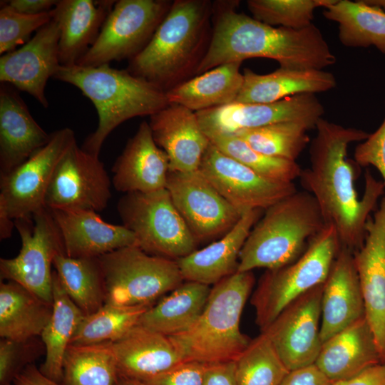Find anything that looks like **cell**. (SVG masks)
Segmentation results:
<instances>
[{"label":"cell","mask_w":385,"mask_h":385,"mask_svg":"<svg viewBox=\"0 0 385 385\" xmlns=\"http://www.w3.org/2000/svg\"><path fill=\"white\" fill-rule=\"evenodd\" d=\"M315 129L310 165L302 169L299 178L315 199L324 224L335 228L341 247L354 252L364 244L369 215L384 188L367 172L361 198L355 190L354 168L346 158L347 149L352 143L365 140L369 133L322 118Z\"/></svg>","instance_id":"obj_1"},{"label":"cell","mask_w":385,"mask_h":385,"mask_svg":"<svg viewBox=\"0 0 385 385\" xmlns=\"http://www.w3.org/2000/svg\"><path fill=\"white\" fill-rule=\"evenodd\" d=\"M237 3H213L212 36L196 76L225 63L257 57L295 70H324L335 63L334 54L314 24L301 29L272 26L237 12Z\"/></svg>","instance_id":"obj_2"},{"label":"cell","mask_w":385,"mask_h":385,"mask_svg":"<svg viewBox=\"0 0 385 385\" xmlns=\"http://www.w3.org/2000/svg\"><path fill=\"white\" fill-rule=\"evenodd\" d=\"M213 3L175 0L145 48L126 70L168 91L195 74L212 36Z\"/></svg>","instance_id":"obj_3"},{"label":"cell","mask_w":385,"mask_h":385,"mask_svg":"<svg viewBox=\"0 0 385 385\" xmlns=\"http://www.w3.org/2000/svg\"><path fill=\"white\" fill-rule=\"evenodd\" d=\"M53 78L76 86L94 105L98 126L81 147L96 156L119 125L133 118L150 116L169 104L166 91L126 69L109 64L60 66Z\"/></svg>","instance_id":"obj_4"},{"label":"cell","mask_w":385,"mask_h":385,"mask_svg":"<svg viewBox=\"0 0 385 385\" xmlns=\"http://www.w3.org/2000/svg\"><path fill=\"white\" fill-rule=\"evenodd\" d=\"M254 283L252 271L237 272L213 285L196 322L169 337L184 361L207 364L237 359L251 341L240 323Z\"/></svg>","instance_id":"obj_5"},{"label":"cell","mask_w":385,"mask_h":385,"mask_svg":"<svg viewBox=\"0 0 385 385\" xmlns=\"http://www.w3.org/2000/svg\"><path fill=\"white\" fill-rule=\"evenodd\" d=\"M324 225L314 197L297 190L266 209L253 226L240 251L237 272L274 270L293 262Z\"/></svg>","instance_id":"obj_6"},{"label":"cell","mask_w":385,"mask_h":385,"mask_svg":"<svg viewBox=\"0 0 385 385\" xmlns=\"http://www.w3.org/2000/svg\"><path fill=\"white\" fill-rule=\"evenodd\" d=\"M340 247L335 228L324 225L295 261L266 271L251 299L261 332L292 302L324 283Z\"/></svg>","instance_id":"obj_7"},{"label":"cell","mask_w":385,"mask_h":385,"mask_svg":"<svg viewBox=\"0 0 385 385\" xmlns=\"http://www.w3.org/2000/svg\"><path fill=\"white\" fill-rule=\"evenodd\" d=\"M98 260L105 304L151 307L184 282L176 260L150 255L136 245L118 249Z\"/></svg>","instance_id":"obj_8"},{"label":"cell","mask_w":385,"mask_h":385,"mask_svg":"<svg viewBox=\"0 0 385 385\" xmlns=\"http://www.w3.org/2000/svg\"><path fill=\"white\" fill-rule=\"evenodd\" d=\"M123 225L145 252L173 260L197 250V242L175 207L166 188L124 194L117 203Z\"/></svg>","instance_id":"obj_9"},{"label":"cell","mask_w":385,"mask_h":385,"mask_svg":"<svg viewBox=\"0 0 385 385\" xmlns=\"http://www.w3.org/2000/svg\"><path fill=\"white\" fill-rule=\"evenodd\" d=\"M76 141L74 132L63 128L51 133L49 142L10 173L0 175V238L10 237L14 220L32 217L45 207V197L55 168Z\"/></svg>","instance_id":"obj_10"},{"label":"cell","mask_w":385,"mask_h":385,"mask_svg":"<svg viewBox=\"0 0 385 385\" xmlns=\"http://www.w3.org/2000/svg\"><path fill=\"white\" fill-rule=\"evenodd\" d=\"M172 3L168 0L115 1L96 40L76 65L95 67L130 60L148 44Z\"/></svg>","instance_id":"obj_11"},{"label":"cell","mask_w":385,"mask_h":385,"mask_svg":"<svg viewBox=\"0 0 385 385\" xmlns=\"http://www.w3.org/2000/svg\"><path fill=\"white\" fill-rule=\"evenodd\" d=\"M31 217L14 220L21 238L19 253L14 258L0 259L1 279L16 282L44 301L53 304V274L55 256L64 253L58 228L46 207Z\"/></svg>","instance_id":"obj_12"},{"label":"cell","mask_w":385,"mask_h":385,"mask_svg":"<svg viewBox=\"0 0 385 385\" xmlns=\"http://www.w3.org/2000/svg\"><path fill=\"white\" fill-rule=\"evenodd\" d=\"M166 189L197 243L224 236L243 214L219 193L199 169L170 171Z\"/></svg>","instance_id":"obj_13"},{"label":"cell","mask_w":385,"mask_h":385,"mask_svg":"<svg viewBox=\"0 0 385 385\" xmlns=\"http://www.w3.org/2000/svg\"><path fill=\"white\" fill-rule=\"evenodd\" d=\"M111 183L99 156L86 152L75 141L55 168L45 207L102 211L111 198Z\"/></svg>","instance_id":"obj_14"},{"label":"cell","mask_w":385,"mask_h":385,"mask_svg":"<svg viewBox=\"0 0 385 385\" xmlns=\"http://www.w3.org/2000/svg\"><path fill=\"white\" fill-rule=\"evenodd\" d=\"M324 113L315 94L301 93L268 103L234 102L195 113L208 138L285 121L302 123L312 129Z\"/></svg>","instance_id":"obj_15"},{"label":"cell","mask_w":385,"mask_h":385,"mask_svg":"<svg viewBox=\"0 0 385 385\" xmlns=\"http://www.w3.org/2000/svg\"><path fill=\"white\" fill-rule=\"evenodd\" d=\"M199 170L219 193L242 213L265 210L297 190L294 183L267 179L222 153L210 142Z\"/></svg>","instance_id":"obj_16"},{"label":"cell","mask_w":385,"mask_h":385,"mask_svg":"<svg viewBox=\"0 0 385 385\" xmlns=\"http://www.w3.org/2000/svg\"><path fill=\"white\" fill-rule=\"evenodd\" d=\"M323 284L292 302L262 331L289 371L314 364L319 354Z\"/></svg>","instance_id":"obj_17"},{"label":"cell","mask_w":385,"mask_h":385,"mask_svg":"<svg viewBox=\"0 0 385 385\" xmlns=\"http://www.w3.org/2000/svg\"><path fill=\"white\" fill-rule=\"evenodd\" d=\"M58 41V27L51 18L27 43L1 56L0 82L26 92L48 108L46 85L61 66Z\"/></svg>","instance_id":"obj_18"},{"label":"cell","mask_w":385,"mask_h":385,"mask_svg":"<svg viewBox=\"0 0 385 385\" xmlns=\"http://www.w3.org/2000/svg\"><path fill=\"white\" fill-rule=\"evenodd\" d=\"M365 317L385 363V197L369 218L362 246L354 252Z\"/></svg>","instance_id":"obj_19"},{"label":"cell","mask_w":385,"mask_h":385,"mask_svg":"<svg viewBox=\"0 0 385 385\" xmlns=\"http://www.w3.org/2000/svg\"><path fill=\"white\" fill-rule=\"evenodd\" d=\"M153 139L168 155L173 172L197 170L210 144L195 112L175 103L150 116Z\"/></svg>","instance_id":"obj_20"},{"label":"cell","mask_w":385,"mask_h":385,"mask_svg":"<svg viewBox=\"0 0 385 385\" xmlns=\"http://www.w3.org/2000/svg\"><path fill=\"white\" fill-rule=\"evenodd\" d=\"M60 232L64 253L73 258H98L136 245L134 234L123 225L104 221L96 212L49 209Z\"/></svg>","instance_id":"obj_21"},{"label":"cell","mask_w":385,"mask_h":385,"mask_svg":"<svg viewBox=\"0 0 385 385\" xmlns=\"http://www.w3.org/2000/svg\"><path fill=\"white\" fill-rule=\"evenodd\" d=\"M321 307L322 343L365 317L353 252L340 247L323 284Z\"/></svg>","instance_id":"obj_22"},{"label":"cell","mask_w":385,"mask_h":385,"mask_svg":"<svg viewBox=\"0 0 385 385\" xmlns=\"http://www.w3.org/2000/svg\"><path fill=\"white\" fill-rule=\"evenodd\" d=\"M112 172L114 188L124 194L166 188L169 160L155 142L148 122L143 121L128 140Z\"/></svg>","instance_id":"obj_23"},{"label":"cell","mask_w":385,"mask_h":385,"mask_svg":"<svg viewBox=\"0 0 385 385\" xmlns=\"http://www.w3.org/2000/svg\"><path fill=\"white\" fill-rule=\"evenodd\" d=\"M35 120L18 90L0 83V175L28 160L50 140Z\"/></svg>","instance_id":"obj_24"},{"label":"cell","mask_w":385,"mask_h":385,"mask_svg":"<svg viewBox=\"0 0 385 385\" xmlns=\"http://www.w3.org/2000/svg\"><path fill=\"white\" fill-rule=\"evenodd\" d=\"M118 376L143 381L185 362L168 336L137 324L111 342Z\"/></svg>","instance_id":"obj_25"},{"label":"cell","mask_w":385,"mask_h":385,"mask_svg":"<svg viewBox=\"0 0 385 385\" xmlns=\"http://www.w3.org/2000/svg\"><path fill=\"white\" fill-rule=\"evenodd\" d=\"M262 212V210L244 212L220 239L176 260L184 281L210 286L237 272L240 251Z\"/></svg>","instance_id":"obj_26"},{"label":"cell","mask_w":385,"mask_h":385,"mask_svg":"<svg viewBox=\"0 0 385 385\" xmlns=\"http://www.w3.org/2000/svg\"><path fill=\"white\" fill-rule=\"evenodd\" d=\"M115 1L58 0L50 11L59 30L61 66L76 65L96 40Z\"/></svg>","instance_id":"obj_27"},{"label":"cell","mask_w":385,"mask_h":385,"mask_svg":"<svg viewBox=\"0 0 385 385\" xmlns=\"http://www.w3.org/2000/svg\"><path fill=\"white\" fill-rule=\"evenodd\" d=\"M381 363L374 335L364 317L324 342L314 364L336 382Z\"/></svg>","instance_id":"obj_28"},{"label":"cell","mask_w":385,"mask_h":385,"mask_svg":"<svg viewBox=\"0 0 385 385\" xmlns=\"http://www.w3.org/2000/svg\"><path fill=\"white\" fill-rule=\"evenodd\" d=\"M243 83L235 102L273 103L301 93L325 92L337 85L335 76L324 70H295L279 68L258 74L245 68Z\"/></svg>","instance_id":"obj_29"},{"label":"cell","mask_w":385,"mask_h":385,"mask_svg":"<svg viewBox=\"0 0 385 385\" xmlns=\"http://www.w3.org/2000/svg\"><path fill=\"white\" fill-rule=\"evenodd\" d=\"M241 64L225 63L178 84L166 92L169 103L196 113L235 102L243 83Z\"/></svg>","instance_id":"obj_30"},{"label":"cell","mask_w":385,"mask_h":385,"mask_svg":"<svg viewBox=\"0 0 385 385\" xmlns=\"http://www.w3.org/2000/svg\"><path fill=\"white\" fill-rule=\"evenodd\" d=\"M53 311V304L19 284L9 281L0 285V336L24 342L41 336Z\"/></svg>","instance_id":"obj_31"},{"label":"cell","mask_w":385,"mask_h":385,"mask_svg":"<svg viewBox=\"0 0 385 385\" xmlns=\"http://www.w3.org/2000/svg\"><path fill=\"white\" fill-rule=\"evenodd\" d=\"M211 288L196 282L185 281L148 309L138 324L168 337L188 329L198 319Z\"/></svg>","instance_id":"obj_32"},{"label":"cell","mask_w":385,"mask_h":385,"mask_svg":"<svg viewBox=\"0 0 385 385\" xmlns=\"http://www.w3.org/2000/svg\"><path fill=\"white\" fill-rule=\"evenodd\" d=\"M83 317V313L64 291L54 271L53 311L40 336L46 357L39 369L42 374L56 382L61 384L65 353Z\"/></svg>","instance_id":"obj_33"},{"label":"cell","mask_w":385,"mask_h":385,"mask_svg":"<svg viewBox=\"0 0 385 385\" xmlns=\"http://www.w3.org/2000/svg\"><path fill=\"white\" fill-rule=\"evenodd\" d=\"M324 16L337 22L339 39L348 47H376L385 54V11L364 0H337L324 8Z\"/></svg>","instance_id":"obj_34"},{"label":"cell","mask_w":385,"mask_h":385,"mask_svg":"<svg viewBox=\"0 0 385 385\" xmlns=\"http://www.w3.org/2000/svg\"><path fill=\"white\" fill-rule=\"evenodd\" d=\"M53 266L62 287L84 315L105 304L103 274L98 258H73L58 253Z\"/></svg>","instance_id":"obj_35"},{"label":"cell","mask_w":385,"mask_h":385,"mask_svg":"<svg viewBox=\"0 0 385 385\" xmlns=\"http://www.w3.org/2000/svg\"><path fill=\"white\" fill-rule=\"evenodd\" d=\"M118 379L111 342L68 346L63 359L62 385H116Z\"/></svg>","instance_id":"obj_36"},{"label":"cell","mask_w":385,"mask_h":385,"mask_svg":"<svg viewBox=\"0 0 385 385\" xmlns=\"http://www.w3.org/2000/svg\"><path fill=\"white\" fill-rule=\"evenodd\" d=\"M150 307H124L104 304L96 312L84 315L70 344L114 342L136 326L143 314Z\"/></svg>","instance_id":"obj_37"},{"label":"cell","mask_w":385,"mask_h":385,"mask_svg":"<svg viewBox=\"0 0 385 385\" xmlns=\"http://www.w3.org/2000/svg\"><path fill=\"white\" fill-rule=\"evenodd\" d=\"M311 129L302 123L285 121L242 130L234 135L263 154L296 161L309 141L307 132Z\"/></svg>","instance_id":"obj_38"},{"label":"cell","mask_w":385,"mask_h":385,"mask_svg":"<svg viewBox=\"0 0 385 385\" xmlns=\"http://www.w3.org/2000/svg\"><path fill=\"white\" fill-rule=\"evenodd\" d=\"M235 361L238 385H279L289 371L264 333L251 340Z\"/></svg>","instance_id":"obj_39"},{"label":"cell","mask_w":385,"mask_h":385,"mask_svg":"<svg viewBox=\"0 0 385 385\" xmlns=\"http://www.w3.org/2000/svg\"><path fill=\"white\" fill-rule=\"evenodd\" d=\"M208 139L222 153L267 179L293 183L301 175L302 169L296 161L258 152L236 135H215Z\"/></svg>","instance_id":"obj_40"},{"label":"cell","mask_w":385,"mask_h":385,"mask_svg":"<svg viewBox=\"0 0 385 385\" xmlns=\"http://www.w3.org/2000/svg\"><path fill=\"white\" fill-rule=\"evenodd\" d=\"M337 0H249L252 17L274 27L301 29L312 24L317 8H326Z\"/></svg>","instance_id":"obj_41"},{"label":"cell","mask_w":385,"mask_h":385,"mask_svg":"<svg viewBox=\"0 0 385 385\" xmlns=\"http://www.w3.org/2000/svg\"><path fill=\"white\" fill-rule=\"evenodd\" d=\"M51 20L50 11L36 15L18 12L6 1L0 8V54L16 49L30 39L34 31H37Z\"/></svg>","instance_id":"obj_42"},{"label":"cell","mask_w":385,"mask_h":385,"mask_svg":"<svg viewBox=\"0 0 385 385\" xmlns=\"http://www.w3.org/2000/svg\"><path fill=\"white\" fill-rule=\"evenodd\" d=\"M31 340L18 342L3 339L0 342V383L10 385V381L22 369L21 364H29L33 355L37 353L36 347L31 344Z\"/></svg>","instance_id":"obj_43"},{"label":"cell","mask_w":385,"mask_h":385,"mask_svg":"<svg viewBox=\"0 0 385 385\" xmlns=\"http://www.w3.org/2000/svg\"><path fill=\"white\" fill-rule=\"evenodd\" d=\"M205 364L185 361L142 381L145 385H203Z\"/></svg>","instance_id":"obj_44"},{"label":"cell","mask_w":385,"mask_h":385,"mask_svg":"<svg viewBox=\"0 0 385 385\" xmlns=\"http://www.w3.org/2000/svg\"><path fill=\"white\" fill-rule=\"evenodd\" d=\"M354 157L359 165L375 167L385 185V118L374 133L356 146Z\"/></svg>","instance_id":"obj_45"},{"label":"cell","mask_w":385,"mask_h":385,"mask_svg":"<svg viewBox=\"0 0 385 385\" xmlns=\"http://www.w3.org/2000/svg\"><path fill=\"white\" fill-rule=\"evenodd\" d=\"M333 383L314 364L289 371L279 385H332Z\"/></svg>","instance_id":"obj_46"},{"label":"cell","mask_w":385,"mask_h":385,"mask_svg":"<svg viewBox=\"0 0 385 385\" xmlns=\"http://www.w3.org/2000/svg\"><path fill=\"white\" fill-rule=\"evenodd\" d=\"M203 385H238L235 374V361L205 364Z\"/></svg>","instance_id":"obj_47"},{"label":"cell","mask_w":385,"mask_h":385,"mask_svg":"<svg viewBox=\"0 0 385 385\" xmlns=\"http://www.w3.org/2000/svg\"><path fill=\"white\" fill-rule=\"evenodd\" d=\"M332 385H385V363L371 366L359 374Z\"/></svg>","instance_id":"obj_48"},{"label":"cell","mask_w":385,"mask_h":385,"mask_svg":"<svg viewBox=\"0 0 385 385\" xmlns=\"http://www.w3.org/2000/svg\"><path fill=\"white\" fill-rule=\"evenodd\" d=\"M13 382L14 385H62L45 376L31 364L20 370L14 376Z\"/></svg>","instance_id":"obj_49"},{"label":"cell","mask_w":385,"mask_h":385,"mask_svg":"<svg viewBox=\"0 0 385 385\" xmlns=\"http://www.w3.org/2000/svg\"><path fill=\"white\" fill-rule=\"evenodd\" d=\"M58 0H11L6 3L15 11L29 15L51 11Z\"/></svg>","instance_id":"obj_50"},{"label":"cell","mask_w":385,"mask_h":385,"mask_svg":"<svg viewBox=\"0 0 385 385\" xmlns=\"http://www.w3.org/2000/svg\"><path fill=\"white\" fill-rule=\"evenodd\" d=\"M116 385H145L142 381L118 376Z\"/></svg>","instance_id":"obj_51"},{"label":"cell","mask_w":385,"mask_h":385,"mask_svg":"<svg viewBox=\"0 0 385 385\" xmlns=\"http://www.w3.org/2000/svg\"><path fill=\"white\" fill-rule=\"evenodd\" d=\"M366 3L376 6L385 11V0H364Z\"/></svg>","instance_id":"obj_52"}]
</instances>
